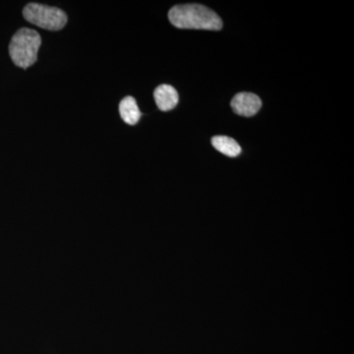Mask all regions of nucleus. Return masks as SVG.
<instances>
[{
    "instance_id": "5",
    "label": "nucleus",
    "mask_w": 354,
    "mask_h": 354,
    "mask_svg": "<svg viewBox=\"0 0 354 354\" xmlns=\"http://www.w3.org/2000/svg\"><path fill=\"white\" fill-rule=\"evenodd\" d=\"M158 108L162 111H171L178 104V94L171 85L158 86L153 93Z\"/></svg>"
},
{
    "instance_id": "6",
    "label": "nucleus",
    "mask_w": 354,
    "mask_h": 354,
    "mask_svg": "<svg viewBox=\"0 0 354 354\" xmlns=\"http://www.w3.org/2000/svg\"><path fill=\"white\" fill-rule=\"evenodd\" d=\"M120 113L121 118L129 125H135L141 118V111L137 106L134 97H127L120 102Z\"/></svg>"
},
{
    "instance_id": "3",
    "label": "nucleus",
    "mask_w": 354,
    "mask_h": 354,
    "mask_svg": "<svg viewBox=\"0 0 354 354\" xmlns=\"http://www.w3.org/2000/svg\"><path fill=\"white\" fill-rule=\"evenodd\" d=\"M23 15L28 22L50 31L62 30L67 23V16L64 11L44 4H28L23 10Z\"/></svg>"
},
{
    "instance_id": "4",
    "label": "nucleus",
    "mask_w": 354,
    "mask_h": 354,
    "mask_svg": "<svg viewBox=\"0 0 354 354\" xmlns=\"http://www.w3.org/2000/svg\"><path fill=\"white\" fill-rule=\"evenodd\" d=\"M230 104L235 113L249 118L255 115L260 111L262 102L257 95L252 93H239L234 95Z\"/></svg>"
},
{
    "instance_id": "7",
    "label": "nucleus",
    "mask_w": 354,
    "mask_h": 354,
    "mask_svg": "<svg viewBox=\"0 0 354 354\" xmlns=\"http://www.w3.org/2000/svg\"><path fill=\"white\" fill-rule=\"evenodd\" d=\"M212 145L218 152L227 156V157L234 158L241 155V148L239 144L234 139L227 136H215L212 139Z\"/></svg>"
},
{
    "instance_id": "2",
    "label": "nucleus",
    "mask_w": 354,
    "mask_h": 354,
    "mask_svg": "<svg viewBox=\"0 0 354 354\" xmlns=\"http://www.w3.org/2000/svg\"><path fill=\"white\" fill-rule=\"evenodd\" d=\"M41 44V36L34 30L22 28L14 35L9 44V55L14 64L28 68L37 62Z\"/></svg>"
},
{
    "instance_id": "1",
    "label": "nucleus",
    "mask_w": 354,
    "mask_h": 354,
    "mask_svg": "<svg viewBox=\"0 0 354 354\" xmlns=\"http://www.w3.org/2000/svg\"><path fill=\"white\" fill-rule=\"evenodd\" d=\"M169 19L178 29L220 31L223 21L220 16L201 4H181L172 7Z\"/></svg>"
}]
</instances>
